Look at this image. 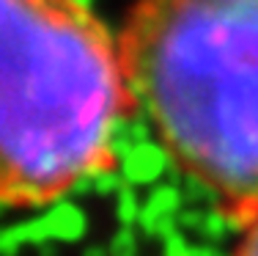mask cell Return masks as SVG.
<instances>
[{
    "mask_svg": "<svg viewBox=\"0 0 258 256\" xmlns=\"http://www.w3.org/2000/svg\"><path fill=\"white\" fill-rule=\"evenodd\" d=\"M129 105L121 41L88 0H0V210L110 168Z\"/></svg>",
    "mask_w": 258,
    "mask_h": 256,
    "instance_id": "cell-1",
    "label": "cell"
},
{
    "mask_svg": "<svg viewBox=\"0 0 258 256\" xmlns=\"http://www.w3.org/2000/svg\"><path fill=\"white\" fill-rule=\"evenodd\" d=\"M239 223H242V234H239L233 256H258V210L242 218Z\"/></svg>",
    "mask_w": 258,
    "mask_h": 256,
    "instance_id": "cell-3",
    "label": "cell"
},
{
    "mask_svg": "<svg viewBox=\"0 0 258 256\" xmlns=\"http://www.w3.org/2000/svg\"><path fill=\"white\" fill-rule=\"evenodd\" d=\"M132 105L236 221L258 210V0H135L118 36Z\"/></svg>",
    "mask_w": 258,
    "mask_h": 256,
    "instance_id": "cell-2",
    "label": "cell"
}]
</instances>
